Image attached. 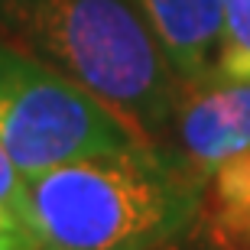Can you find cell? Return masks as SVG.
<instances>
[{"label": "cell", "mask_w": 250, "mask_h": 250, "mask_svg": "<svg viewBox=\"0 0 250 250\" xmlns=\"http://www.w3.org/2000/svg\"><path fill=\"white\" fill-rule=\"evenodd\" d=\"M205 179L156 140H133L23 176L33 250H156L198 218Z\"/></svg>", "instance_id": "cell-1"}, {"label": "cell", "mask_w": 250, "mask_h": 250, "mask_svg": "<svg viewBox=\"0 0 250 250\" xmlns=\"http://www.w3.org/2000/svg\"><path fill=\"white\" fill-rule=\"evenodd\" d=\"M0 36L111 104L149 140L182 94L137 0H0Z\"/></svg>", "instance_id": "cell-2"}, {"label": "cell", "mask_w": 250, "mask_h": 250, "mask_svg": "<svg viewBox=\"0 0 250 250\" xmlns=\"http://www.w3.org/2000/svg\"><path fill=\"white\" fill-rule=\"evenodd\" d=\"M133 140L143 133L111 104L0 36V146L23 176Z\"/></svg>", "instance_id": "cell-3"}, {"label": "cell", "mask_w": 250, "mask_h": 250, "mask_svg": "<svg viewBox=\"0 0 250 250\" xmlns=\"http://www.w3.org/2000/svg\"><path fill=\"white\" fill-rule=\"evenodd\" d=\"M198 179L250 149V78H208L182 84L166 133L156 140Z\"/></svg>", "instance_id": "cell-4"}, {"label": "cell", "mask_w": 250, "mask_h": 250, "mask_svg": "<svg viewBox=\"0 0 250 250\" xmlns=\"http://www.w3.org/2000/svg\"><path fill=\"white\" fill-rule=\"evenodd\" d=\"M182 84L218 75L221 0H137Z\"/></svg>", "instance_id": "cell-5"}, {"label": "cell", "mask_w": 250, "mask_h": 250, "mask_svg": "<svg viewBox=\"0 0 250 250\" xmlns=\"http://www.w3.org/2000/svg\"><path fill=\"white\" fill-rule=\"evenodd\" d=\"M214 78H250V0H221V52Z\"/></svg>", "instance_id": "cell-6"}, {"label": "cell", "mask_w": 250, "mask_h": 250, "mask_svg": "<svg viewBox=\"0 0 250 250\" xmlns=\"http://www.w3.org/2000/svg\"><path fill=\"white\" fill-rule=\"evenodd\" d=\"M20 198H23V172L7 149L0 146V214L20 228Z\"/></svg>", "instance_id": "cell-7"}, {"label": "cell", "mask_w": 250, "mask_h": 250, "mask_svg": "<svg viewBox=\"0 0 250 250\" xmlns=\"http://www.w3.org/2000/svg\"><path fill=\"white\" fill-rule=\"evenodd\" d=\"M156 250H224V247L214 241L211 234L205 231V224L195 218L182 234H176L172 241H166L163 247H156Z\"/></svg>", "instance_id": "cell-8"}, {"label": "cell", "mask_w": 250, "mask_h": 250, "mask_svg": "<svg viewBox=\"0 0 250 250\" xmlns=\"http://www.w3.org/2000/svg\"><path fill=\"white\" fill-rule=\"evenodd\" d=\"M0 250H33V241L26 237L23 228L7 224V228H0Z\"/></svg>", "instance_id": "cell-9"}]
</instances>
